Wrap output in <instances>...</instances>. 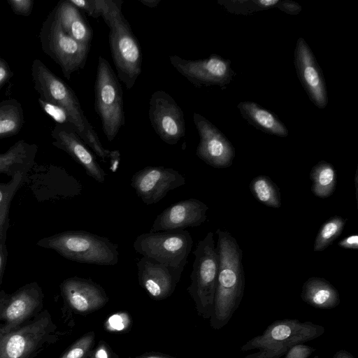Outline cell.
Wrapping results in <instances>:
<instances>
[{"mask_svg": "<svg viewBox=\"0 0 358 358\" xmlns=\"http://www.w3.org/2000/svg\"><path fill=\"white\" fill-rule=\"evenodd\" d=\"M219 269L210 327L220 330L226 326L238 308L245 289L243 252L229 233L217 230Z\"/></svg>", "mask_w": 358, "mask_h": 358, "instance_id": "obj_1", "label": "cell"}, {"mask_svg": "<svg viewBox=\"0 0 358 358\" xmlns=\"http://www.w3.org/2000/svg\"><path fill=\"white\" fill-rule=\"evenodd\" d=\"M34 87L40 98L62 107L67 113L78 136L93 152L104 162L113 157L117 150H109L102 145L99 138L85 115L73 90L52 72L40 59L31 65Z\"/></svg>", "mask_w": 358, "mask_h": 358, "instance_id": "obj_2", "label": "cell"}, {"mask_svg": "<svg viewBox=\"0 0 358 358\" xmlns=\"http://www.w3.org/2000/svg\"><path fill=\"white\" fill-rule=\"evenodd\" d=\"M121 0H101V17L109 28V44L117 77L130 90L142 71L140 44L122 13Z\"/></svg>", "mask_w": 358, "mask_h": 358, "instance_id": "obj_3", "label": "cell"}, {"mask_svg": "<svg viewBox=\"0 0 358 358\" xmlns=\"http://www.w3.org/2000/svg\"><path fill=\"white\" fill-rule=\"evenodd\" d=\"M324 327L297 319L274 321L264 333L247 341L241 350H258L245 358H280L293 345L315 339L324 333Z\"/></svg>", "mask_w": 358, "mask_h": 358, "instance_id": "obj_4", "label": "cell"}, {"mask_svg": "<svg viewBox=\"0 0 358 358\" xmlns=\"http://www.w3.org/2000/svg\"><path fill=\"white\" fill-rule=\"evenodd\" d=\"M193 254L194 261L187 292L195 303L198 315L210 320L219 269V255L213 232H208L198 242Z\"/></svg>", "mask_w": 358, "mask_h": 358, "instance_id": "obj_5", "label": "cell"}, {"mask_svg": "<svg viewBox=\"0 0 358 358\" xmlns=\"http://www.w3.org/2000/svg\"><path fill=\"white\" fill-rule=\"evenodd\" d=\"M45 244L65 258L99 266L117 264V246L108 238L85 231H66L48 238Z\"/></svg>", "mask_w": 358, "mask_h": 358, "instance_id": "obj_6", "label": "cell"}, {"mask_svg": "<svg viewBox=\"0 0 358 358\" xmlns=\"http://www.w3.org/2000/svg\"><path fill=\"white\" fill-rule=\"evenodd\" d=\"M94 108L108 141H113L125 123L123 94L119 80L109 62L98 59L94 85Z\"/></svg>", "mask_w": 358, "mask_h": 358, "instance_id": "obj_7", "label": "cell"}, {"mask_svg": "<svg viewBox=\"0 0 358 358\" xmlns=\"http://www.w3.org/2000/svg\"><path fill=\"white\" fill-rule=\"evenodd\" d=\"M39 37L44 53L60 66L68 80L85 66L90 47L80 43L63 30L55 9L43 22Z\"/></svg>", "mask_w": 358, "mask_h": 358, "instance_id": "obj_8", "label": "cell"}, {"mask_svg": "<svg viewBox=\"0 0 358 358\" xmlns=\"http://www.w3.org/2000/svg\"><path fill=\"white\" fill-rule=\"evenodd\" d=\"M192 245L189 231L178 230L141 234L135 239L133 247L142 257L169 266L185 268Z\"/></svg>", "mask_w": 358, "mask_h": 358, "instance_id": "obj_9", "label": "cell"}, {"mask_svg": "<svg viewBox=\"0 0 358 358\" xmlns=\"http://www.w3.org/2000/svg\"><path fill=\"white\" fill-rule=\"evenodd\" d=\"M169 61L181 76L196 87L219 86L224 88L236 76L231 66V61L216 54L196 60L171 55Z\"/></svg>", "mask_w": 358, "mask_h": 358, "instance_id": "obj_10", "label": "cell"}, {"mask_svg": "<svg viewBox=\"0 0 358 358\" xmlns=\"http://www.w3.org/2000/svg\"><path fill=\"white\" fill-rule=\"evenodd\" d=\"M148 117L150 124L162 141L176 145L185 134L182 110L167 92L157 90L149 101Z\"/></svg>", "mask_w": 358, "mask_h": 358, "instance_id": "obj_11", "label": "cell"}, {"mask_svg": "<svg viewBox=\"0 0 358 358\" xmlns=\"http://www.w3.org/2000/svg\"><path fill=\"white\" fill-rule=\"evenodd\" d=\"M49 316H42L15 329L0 330V358H30L52 330Z\"/></svg>", "mask_w": 358, "mask_h": 358, "instance_id": "obj_12", "label": "cell"}, {"mask_svg": "<svg viewBox=\"0 0 358 358\" xmlns=\"http://www.w3.org/2000/svg\"><path fill=\"white\" fill-rule=\"evenodd\" d=\"M185 184V177L178 171L163 166H148L131 177V186L146 205L155 204L167 193Z\"/></svg>", "mask_w": 358, "mask_h": 358, "instance_id": "obj_13", "label": "cell"}, {"mask_svg": "<svg viewBox=\"0 0 358 358\" xmlns=\"http://www.w3.org/2000/svg\"><path fill=\"white\" fill-rule=\"evenodd\" d=\"M193 120L199 136L196 150L197 157L214 168L230 166L235 155L231 142L203 115L194 113Z\"/></svg>", "mask_w": 358, "mask_h": 358, "instance_id": "obj_14", "label": "cell"}, {"mask_svg": "<svg viewBox=\"0 0 358 358\" xmlns=\"http://www.w3.org/2000/svg\"><path fill=\"white\" fill-rule=\"evenodd\" d=\"M294 63L299 80L310 100L318 108H324L328 103L325 80L313 52L303 38L296 41Z\"/></svg>", "mask_w": 358, "mask_h": 358, "instance_id": "obj_15", "label": "cell"}, {"mask_svg": "<svg viewBox=\"0 0 358 358\" xmlns=\"http://www.w3.org/2000/svg\"><path fill=\"white\" fill-rule=\"evenodd\" d=\"M139 285L155 300H162L172 294L184 267L169 266L142 257L136 264Z\"/></svg>", "mask_w": 358, "mask_h": 358, "instance_id": "obj_16", "label": "cell"}, {"mask_svg": "<svg viewBox=\"0 0 358 358\" xmlns=\"http://www.w3.org/2000/svg\"><path fill=\"white\" fill-rule=\"evenodd\" d=\"M51 135L54 139L53 145L69 154L85 169L90 177L99 183L105 182L106 172L71 124L56 123Z\"/></svg>", "mask_w": 358, "mask_h": 358, "instance_id": "obj_17", "label": "cell"}, {"mask_svg": "<svg viewBox=\"0 0 358 358\" xmlns=\"http://www.w3.org/2000/svg\"><path fill=\"white\" fill-rule=\"evenodd\" d=\"M208 210V206L197 199L182 200L159 214L150 231H178L199 227L206 221Z\"/></svg>", "mask_w": 358, "mask_h": 358, "instance_id": "obj_18", "label": "cell"}, {"mask_svg": "<svg viewBox=\"0 0 358 358\" xmlns=\"http://www.w3.org/2000/svg\"><path fill=\"white\" fill-rule=\"evenodd\" d=\"M62 291L69 306L79 313H89L102 308L108 296L99 284L79 277L65 280Z\"/></svg>", "mask_w": 358, "mask_h": 358, "instance_id": "obj_19", "label": "cell"}, {"mask_svg": "<svg viewBox=\"0 0 358 358\" xmlns=\"http://www.w3.org/2000/svg\"><path fill=\"white\" fill-rule=\"evenodd\" d=\"M40 296L37 291L24 289L6 300L0 312V320L5 325L0 328L2 331L15 329L29 318L39 306Z\"/></svg>", "mask_w": 358, "mask_h": 358, "instance_id": "obj_20", "label": "cell"}, {"mask_svg": "<svg viewBox=\"0 0 358 358\" xmlns=\"http://www.w3.org/2000/svg\"><path fill=\"white\" fill-rule=\"evenodd\" d=\"M54 9L63 30L80 43L90 47L93 31L80 10L69 0L60 1Z\"/></svg>", "mask_w": 358, "mask_h": 358, "instance_id": "obj_21", "label": "cell"}, {"mask_svg": "<svg viewBox=\"0 0 358 358\" xmlns=\"http://www.w3.org/2000/svg\"><path fill=\"white\" fill-rule=\"evenodd\" d=\"M237 108L243 119L257 129L279 137L288 136L285 125L273 113L258 103L245 101L240 102Z\"/></svg>", "mask_w": 358, "mask_h": 358, "instance_id": "obj_22", "label": "cell"}, {"mask_svg": "<svg viewBox=\"0 0 358 358\" xmlns=\"http://www.w3.org/2000/svg\"><path fill=\"white\" fill-rule=\"evenodd\" d=\"M301 299L310 306L317 309H332L340 303L338 290L322 278L311 277L303 285Z\"/></svg>", "mask_w": 358, "mask_h": 358, "instance_id": "obj_23", "label": "cell"}, {"mask_svg": "<svg viewBox=\"0 0 358 358\" xmlns=\"http://www.w3.org/2000/svg\"><path fill=\"white\" fill-rule=\"evenodd\" d=\"M217 3L227 12L243 15L274 8L289 15H297L302 10L300 4L289 0H218Z\"/></svg>", "mask_w": 358, "mask_h": 358, "instance_id": "obj_24", "label": "cell"}, {"mask_svg": "<svg viewBox=\"0 0 358 358\" xmlns=\"http://www.w3.org/2000/svg\"><path fill=\"white\" fill-rule=\"evenodd\" d=\"M312 180L311 191L317 196H331L336 186L337 174L334 166L324 160L315 165L310 173Z\"/></svg>", "mask_w": 358, "mask_h": 358, "instance_id": "obj_25", "label": "cell"}, {"mask_svg": "<svg viewBox=\"0 0 358 358\" xmlns=\"http://www.w3.org/2000/svg\"><path fill=\"white\" fill-rule=\"evenodd\" d=\"M21 103L15 99L0 102V138L17 134L24 124Z\"/></svg>", "mask_w": 358, "mask_h": 358, "instance_id": "obj_26", "label": "cell"}, {"mask_svg": "<svg viewBox=\"0 0 358 358\" xmlns=\"http://www.w3.org/2000/svg\"><path fill=\"white\" fill-rule=\"evenodd\" d=\"M252 195L264 205L278 208L281 206L280 194L276 184L266 176H258L250 183Z\"/></svg>", "mask_w": 358, "mask_h": 358, "instance_id": "obj_27", "label": "cell"}, {"mask_svg": "<svg viewBox=\"0 0 358 358\" xmlns=\"http://www.w3.org/2000/svg\"><path fill=\"white\" fill-rule=\"evenodd\" d=\"M346 220L341 216H334L327 220L321 227L315 237L313 250H324L341 234Z\"/></svg>", "mask_w": 358, "mask_h": 358, "instance_id": "obj_28", "label": "cell"}, {"mask_svg": "<svg viewBox=\"0 0 358 358\" xmlns=\"http://www.w3.org/2000/svg\"><path fill=\"white\" fill-rule=\"evenodd\" d=\"M36 150L34 145H29L20 140L6 152L0 154V172H6L11 167L29 161Z\"/></svg>", "mask_w": 358, "mask_h": 358, "instance_id": "obj_29", "label": "cell"}, {"mask_svg": "<svg viewBox=\"0 0 358 358\" xmlns=\"http://www.w3.org/2000/svg\"><path fill=\"white\" fill-rule=\"evenodd\" d=\"M94 331H90L77 340L60 358H87L94 343Z\"/></svg>", "mask_w": 358, "mask_h": 358, "instance_id": "obj_30", "label": "cell"}, {"mask_svg": "<svg viewBox=\"0 0 358 358\" xmlns=\"http://www.w3.org/2000/svg\"><path fill=\"white\" fill-rule=\"evenodd\" d=\"M38 102L42 110L52 118L57 124L70 123L66 112L60 106L38 98Z\"/></svg>", "mask_w": 358, "mask_h": 358, "instance_id": "obj_31", "label": "cell"}, {"mask_svg": "<svg viewBox=\"0 0 358 358\" xmlns=\"http://www.w3.org/2000/svg\"><path fill=\"white\" fill-rule=\"evenodd\" d=\"M79 10L92 17H101V0H69Z\"/></svg>", "mask_w": 358, "mask_h": 358, "instance_id": "obj_32", "label": "cell"}, {"mask_svg": "<svg viewBox=\"0 0 358 358\" xmlns=\"http://www.w3.org/2000/svg\"><path fill=\"white\" fill-rule=\"evenodd\" d=\"M315 350L313 347L298 343L291 347L282 358H308Z\"/></svg>", "mask_w": 358, "mask_h": 358, "instance_id": "obj_33", "label": "cell"}, {"mask_svg": "<svg viewBox=\"0 0 358 358\" xmlns=\"http://www.w3.org/2000/svg\"><path fill=\"white\" fill-rule=\"evenodd\" d=\"M129 318L125 313H117L110 317L106 323V327L110 331H120L129 324Z\"/></svg>", "mask_w": 358, "mask_h": 358, "instance_id": "obj_34", "label": "cell"}, {"mask_svg": "<svg viewBox=\"0 0 358 358\" xmlns=\"http://www.w3.org/2000/svg\"><path fill=\"white\" fill-rule=\"evenodd\" d=\"M7 1L16 15L29 16L32 11L34 2L31 0H8Z\"/></svg>", "mask_w": 358, "mask_h": 358, "instance_id": "obj_35", "label": "cell"}, {"mask_svg": "<svg viewBox=\"0 0 358 358\" xmlns=\"http://www.w3.org/2000/svg\"><path fill=\"white\" fill-rule=\"evenodd\" d=\"M90 358H118V356L104 342L100 341L98 346L90 352Z\"/></svg>", "mask_w": 358, "mask_h": 358, "instance_id": "obj_36", "label": "cell"}, {"mask_svg": "<svg viewBox=\"0 0 358 358\" xmlns=\"http://www.w3.org/2000/svg\"><path fill=\"white\" fill-rule=\"evenodd\" d=\"M9 65L0 57V89L13 76Z\"/></svg>", "mask_w": 358, "mask_h": 358, "instance_id": "obj_37", "label": "cell"}, {"mask_svg": "<svg viewBox=\"0 0 358 358\" xmlns=\"http://www.w3.org/2000/svg\"><path fill=\"white\" fill-rule=\"evenodd\" d=\"M8 199L4 196L2 192L0 190V234L2 231V228L6 221L8 211Z\"/></svg>", "mask_w": 358, "mask_h": 358, "instance_id": "obj_38", "label": "cell"}, {"mask_svg": "<svg viewBox=\"0 0 358 358\" xmlns=\"http://www.w3.org/2000/svg\"><path fill=\"white\" fill-rule=\"evenodd\" d=\"M338 246L345 249L357 250L358 249V236L350 235L341 240L338 243Z\"/></svg>", "mask_w": 358, "mask_h": 358, "instance_id": "obj_39", "label": "cell"}, {"mask_svg": "<svg viewBox=\"0 0 358 358\" xmlns=\"http://www.w3.org/2000/svg\"><path fill=\"white\" fill-rule=\"evenodd\" d=\"M333 358H355V357L345 350H341L334 355Z\"/></svg>", "mask_w": 358, "mask_h": 358, "instance_id": "obj_40", "label": "cell"}, {"mask_svg": "<svg viewBox=\"0 0 358 358\" xmlns=\"http://www.w3.org/2000/svg\"><path fill=\"white\" fill-rule=\"evenodd\" d=\"M135 358H174L167 355L158 354V353H146L143 355L136 357Z\"/></svg>", "mask_w": 358, "mask_h": 358, "instance_id": "obj_41", "label": "cell"}, {"mask_svg": "<svg viewBox=\"0 0 358 358\" xmlns=\"http://www.w3.org/2000/svg\"><path fill=\"white\" fill-rule=\"evenodd\" d=\"M138 1L148 8H153L158 6L161 0H138Z\"/></svg>", "mask_w": 358, "mask_h": 358, "instance_id": "obj_42", "label": "cell"}, {"mask_svg": "<svg viewBox=\"0 0 358 358\" xmlns=\"http://www.w3.org/2000/svg\"><path fill=\"white\" fill-rule=\"evenodd\" d=\"M6 301V300H5V299L3 297L0 296V312H1L3 305L5 304Z\"/></svg>", "mask_w": 358, "mask_h": 358, "instance_id": "obj_43", "label": "cell"}, {"mask_svg": "<svg viewBox=\"0 0 358 358\" xmlns=\"http://www.w3.org/2000/svg\"><path fill=\"white\" fill-rule=\"evenodd\" d=\"M1 255H0V267H1Z\"/></svg>", "mask_w": 358, "mask_h": 358, "instance_id": "obj_44", "label": "cell"}]
</instances>
